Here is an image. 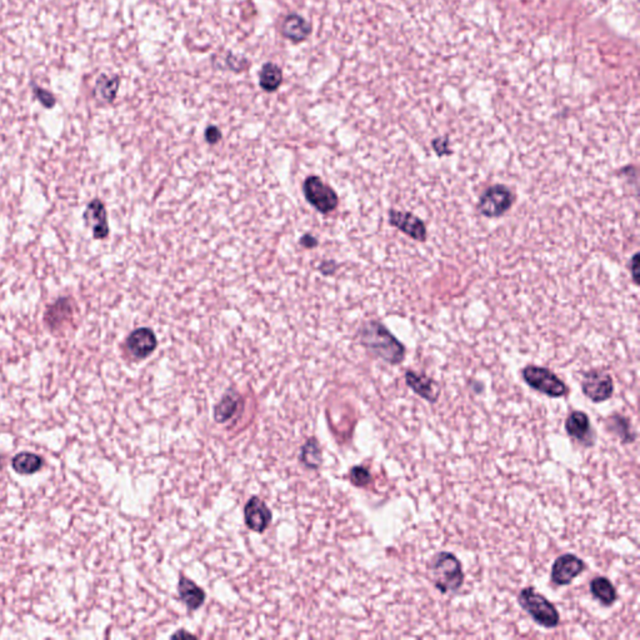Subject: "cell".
<instances>
[{
    "label": "cell",
    "instance_id": "603a6c76",
    "mask_svg": "<svg viewBox=\"0 0 640 640\" xmlns=\"http://www.w3.org/2000/svg\"><path fill=\"white\" fill-rule=\"evenodd\" d=\"M119 83L118 77L109 78L107 75H100L98 78L96 89H94L96 97L103 100V102H113L115 97H117V94H118Z\"/></svg>",
    "mask_w": 640,
    "mask_h": 640
},
{
    "label": "cell",
    "instance_id": "8fae6325",
    "mask_svg": "<svg viewBox=\"0 0 640 640\" xmlns=\"http://www.w3.org/2000/svg\"><path fill=\"white\" fill-rule=\"evenodd\" d=\"M389 223L393 227L398 228L400 232L407 234L417 242H425L426 239V227L424 221L414 216L412 213H404L398 210L389 211Z\"/></svg>",
    "mask_w": 640,
    "mask_h": 640
},
{
    "label": "cell",
    "instance_id": "3957f363",
    "mask_svg": "<svg viewBox=\"0 0 640 640\" xmlns=\"http://www.w3.org/2000/svg\"><path fill=\"white\" fill-rule=\"evenodd\" d=\"M518 603L540 627L554 629L559 625L561 615L554 604H551L543 595L539 594L533 587L521 590L518 595Z\"/></svg>",
    "mask_w": 640,
    "mask_h": 640
},
{
    "label": "cell",
    "instance_id": "4316f807",
    "mask_svg": "<svg viewBox=\"0 0 640 640\" xmlns=\"http://www.w3.org/2000/svg\"><path fill=\"white\" fill-rule=\"evenodd\" d=\"M221 139V131L219 128L210 125L205 131V141L209 144H216Z\"/></svg>",
    "mask_w": 640,
    "mask_h": 640
},
{
    "label": "cell",
    "instance_id": "9a60e30c",
    "mask_svg": "<svg viewBox=\"0 0 640 640\" xmlns=\"http://www.w3.org/2000/svg\"><path fill=\"white\" fill-rule=\"evenodd\" d=\"M282 32L285 38H288L292 41L301 43L312 33V25L301 15L290 14L284 19Z\"/></svg>",
    "mask_w": 640,
    "mask_h": 640
},
{
    "label": "cell",
    "instance_id": "52a82bcc",
    "mask_svg": "<svg viewBox=\"0 0 640 640\" xmlns=\"http://www.w3.org/2000/svg\"><path fill=\"white\" fill-rule=\"evenodd\" d=\"M582 391L585 397L593 403H604L612 398L614 381L612 375L601 369L585 373L582 380Z\"/></svg>",
    "mask_w": 640,
    "mask_h": 640
},
{
    "label": "cell",
    "instance_id": "7c38bea8",
    "mask_svg": "<svg viewBox=\"0 0 640 640\" xmlns=\"http://www.w3.org/2000/svg\"><path fill=\"white\" fill-rule=\"evenodd\" d=\"M126 346L131 355L138 359L148 358L157 348V338L153 330L149 328H139L134 330L126 339Z\"/></svg>",
    "mask_w": 640,
    "mask_h": 640
},
{
    "label": "cell",
    "instance_id": "d4e9b609",
    "mask_svg": "<svg viewBox=\"0 0 640 640\" xmlns=\"http://www.w3.org/2000/svg\"><path fill=\"white\" fill-rule=\"evenodd\" d=\"M351 482L355 487H365V485H368L369 483L372 482V474L364 466H360V465L354 466V468H351Z\"/></svg>",
    "mask_w": 640,
    "mask_h": 640
},
{
    "label": "cell",
    "instance_id": "4fadbf2b",
    "mask_svg": "<svg viewBox=\"0 0 640 640\" xmlns=\"http://www.w3.org/2000/svg\"><path fill=\"white\" fill-rule=\"evenodd\" d=\"M405 383L415 394H418L426 402L436 403L440 397V388L438 386V383L425 374H419V373H415L414 370H408L405 373Z\"/></svg>",
    "mask_w": 640,
    "mask_h": 640
},
{
    "label": "cell",
    "instance_id": "5b68a950",
    "mask_svg": "<svg viewBox=\"0 0 640 640\" xmlns=\"http://www.w3.org/2000/svg\"><path fill=\"white\" fill-rule=\"evenodd\" d=\"M303 192L308 203L323 214L333 211L339 203L334 189L325 184L319 176H308L303 185Z\"/></svg>",
    "mask_w": 640,
    "mask_h": 640
},
{
    "label": "cell",
    "instance_id": "e0dca14e",
    "mask_svg": "<svg viewBox=\"0 0 640 640\" xmlns=\"http://www.w3.org/2000/svg\"><path fill=\"white\" fill-rule=\"evenodd\" d=\"M240 400H242V398L239 396L238 391L229 389L214 408V420L216 423L223 424L228 420L232 419L234 414L237 413V410H238Z\"/></svg>",
    "mask_w": 640,
    "mask_h": 640
},
{
    "label": "cell",
    "instance_id": "ba28073f",
    "mask_svg": "<svg viewBox=\"0 0 640 640\" xmlns=\"http://www.w3.org/2000/svg\"><path fill=\"white\" fill-rule=\"evenodd\" d=\"M585 569V563L583 559L574 554H563V556L556 558L553 567H551V574L550 578L551 582L558 585V587H566L572 583L574 579L579 577Z\"/></svg>",
    "mask_w": 640,
    "mask_h": 640
},
{
    "label": "cell",
    "instance_id": "f546056e",
    "mask_svg": "<svg viewBox=\"0 0 640 640\" xmlns=\"http://www.w3.org/2000/svg\"><path fill=\"white\" fill-rule=\"evenodd\" d=\"M3 468V463H1V457H0V469Z\"/></svg>",
    "mask_w": 640,
    "mask_h": 640
},
{
    "label": "cell",
    "instance_id": "9c48e42d",
    "mask_svg": "<svg viewBox=\"0 0 640 640\" xmlns=\"http://www.w3.org/2000/svg\"><path fill=\"white\" fill-rule=\"evenodd\" d=\"M273 514L268 505L258 497H253L244 507V521L250 530L263 533L269 527Z\"/></svg>",
    "mask_w": 640,
    "mask_h": 640
},
{
    "label": "cell",
    "instance_id": "8992f818",
    "mask_svg": "<svg viewBox=\"0 0 640 640\" xmlns=\"http://www.w3.org/2000/svg\"><path fill=\"white\" fill-rule=\"evenodd\" d=\"M514 203V195L509 188L505 185H493L481 195L478 202V210L487 218H499L509 211Z\"/></svg>",
    "mask_w": 640,
    "mask_h": 640
},
{
    "label": "cell",
    "instance_id": "83f0119b",
    "mask_svg": "<svg viewBox=\"0 0 640 640\" xmlns=\"http://www.w3.org/2000/svg\"><path fill=\"white\" fill-rule=\"evenodd\" d=\"M638 258L639 255L638 253H635L632 258V261H630V269L633 270V280H634V284H638V277H639V273H638Z\"/></svg>",
    "mask_w": 640,
    "mask_h": 640
},
{
    "label": "cell",
    "instance_id": "ffe728a7",
    "mask_svg": "<svg viewBox=\"0 0 640 640\" xmlns=\"http://www.w3.org/2000/svg\"><path fill=\"white\" fill-rule=\"evenodd\" d=\"M12 465L13 469L19 474L29 476V474H34L37 471H40V468L43 466V459L37 454L24 452V453L17 454L13 458Z\"/></svg>",
    "mask_w": 640,
    "mask_h": 640
},
{
    "label": "cell",
    "instance_id": "cb8c5ba5",
    "mask_svg": "<svg viewBox=\"0 0 640 640\" xmlns=\"http://www.w3.org/2000/svg\"><path fill=\"white\" fill-rule=\"evenodd\" d=\"M69 315H72V306L67 299H60L54 306L49 308V311L46 313V323L49 324V327L51 328H55L65 319H68Z\"/></svg>",
    "mask_w": 640,
    "mask_h": 640
},
{
    "label": "cell",
    "instance_id": "30bf717a",
    "mask_svg": "<svg viewBox=\"0 0 640 640\" xmlns=\"http://www.w3.org/2000/svg\"><path fill=\"white\" fill-rule=\"evenodd\" d=\"M566 431L568 436L574 440L583 444L584 447H592L595 442V434L590 425L589 417L584 412H572L566 420Z\"/></svg>",
    "mask_w": 640,
    "mask_h": 640
},
{
    "label": "cell",
    "instance_id": "d6986e66",
    "mask_svg": "<svg viewBox=\"0 0 640 640\" xmlns=\"http://www.w3.org/2000/svg\"><path fill=\"white\" fill-rule=\"evenodd\" d=\"M606 426L608 431L617 436L624 444L633 443L635 440V434L632 431V424L620 414H614L606 420Z\"/></svg>",
    "mask_w": 640,
    "mask_h": 640
},
{
    "label": "cell",
    "instance_id": "5bb4252c",
    "mask_svg": "<svg viewBox=\"0 0 640 640\" xmlns=\"http://www.w3.org/2000/svg\"><path fill=\"white\" fill-rule=\"evenodd\" d=\"M85 224L93 229L94 238L104 239L109 234L107 210L100 200H93L84 213Z\"/></svg>",
    "mask_w": 640,
    "mask_h": 640
},
{
    "label": "cell",
    "instance_id": "6da1fadb",
    "mask_svg": "<svg viewBox=\"0 0 640 640\" xmlns=\"http://www.w3.org/2000/svg\"><path fill=\"white\" fill-rule=\"evenodd\" d=\"M359 335L363 346L383 362L398 365L404 360L405 346L391 334L386 325L372 320L363 325Z\"/></svg>",
    "mask_w": 640,
    "mask_h": 640
},
{
    "label": "cell",
    "instance_id": "f1b7e54d",
    "mask_svg": "<svg viewBox=\"0 0 640 640\" xmlns=\"http://www.w3.org/2000/svg\"><path fill=\"white\" fill-rule=\"evenodd\" d=\"M301 245L306 247V248H314V247L317 245L318 242L317 239L313 238L312 235L306 234V235H304V237L301 238Z\"/></svg>",
    "mask_w": 640,
    "mask_h": 640
},
{
    "label": "cell",
    "instance_id": "277c9868",
    "mask_svg": "<svg viewBox=\"0 0 640 640\" xmlns=\"http://www.w3.org/2000/svg\"><path fill=\"white\" fill-rule=\"evenodd\" d=\"M521 377L534 391L548 397L561 398L568 393L567 384L549 369L528 365L521 370Z\"/></svg>",
    "mask_w": 640,
    "mask_h": 640
},
{
    "label": "cell",
    "instance_id": "ac0fdd59",
    "mask_svg": "<svg viewBox=\"0 0 640 640\" xmlns=\"http://www.w3.org/2000/svg\"><path fill=\"white\" fill-rule=\"evenodd\" d=\"M590 592L603 606H612L618 599L617 590L606 577H596L590 583Z\"/></svg>",
    "mask_w": 640,
    "mask_h": 640
},
{
    "label": "cell",
    "instance_id": "2e32d148",
    "mask_svg": "<svg viewBox=\"0 0 640 640\" xmlns=\"http://www.w3.org/2000/svg\"><path fill=\"white\" fill-rule=\"evenodd\" d=\"M178 592L183 603L187 606L189 610H197L204 604V590L192 582L190 579L181 577L178 584Z\"/></svg>",
    "mask_w": 640,
    "mask_h": 640
},
{
    "label": "cell",
    "instance_id": "484cf974",
    "mask_svg": "<svg viewBox=\"0 0 640 640\" xmlns=\"http://www.w3.org/2000/svg\"><path fill=\"white\" fill-rule=\"evenodd\" d=\"M34 94L37 99L39 100L46 108H53L55 105V97L51 94V91H46L39 86H34Z\"/></svg>",
    "mask_w": 640,
    "mask_h": 640
},
{
    "label": "cell",
    "instance_id": "7402d4cb",
    "mask_svg": "<svg viewBox=\"0 0 640 640\" xmlns=\"http://www.w3.org/2000/svg\"><path fill=\"white\" fill-rule=\"evenodd\" d=\"M299 459H301L303 464L306 465V468L313 469V471H315V469H318V468L322 465V462H323V454H322V449H320V445H319L317 439L311 438V439L301 447Z\"/></svg>",
    "mask_w": 640,
    "mask_h": 640
},
{
    "label": "cell",
    "instance_id": "44dd1931",
    "mask_svg": "<svg viewBox=\"0 0 640 640\" xmlns=\"http://www.w3.org/2000/svg\"><path fill=\"white\" fill-rule=\"evenodd\" d=\"M283 81V73L279 68L278 65L273 63H266L261 68L259 74V83H261V89L272 93L278 89Z\"/></svg>",
    "mask_w": 640,
    "mask_h": 640
},
{
    "label": "cell",
    "instance_id": "7a4b0ae2",
    "mask_svg": "<svg viewBox=\"0 0 640 640\" xmlns=\"http://www.w3.org/2000/svg\"><path fill=\"white\" fill-rule=\"evenodd\" d=\"M431 579L442 594L457 593L464 583V573L459 559L449 551H440L429 563Z\"/></svg>",
    "mask_w": 640,
    "mask_h": 640
}]
</instances>
